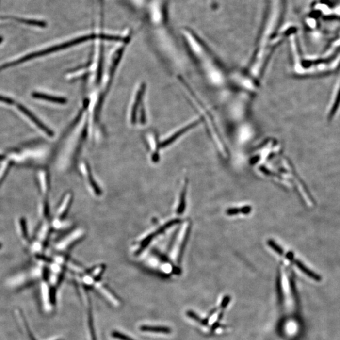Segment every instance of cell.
Wrapping results in <instances>:
<instances>
[{"label": "cell", "instance_id": "21", "mask_svg": "<svg viewBox=\"0 0 340 340\" xmlns=\"http://www.w3.org/2000/svg\"><path fill=\"white\" fill-rule=\"evenodd\" d=\"M240 212H242V210H241V209L238 208L229 209L227 211V214L229 215H236Z\"/></svg>", "mask_w": 340, "mask_h": 340}, {"label": "cell", "instance_id": "6", "mask_svg": "<svg viewBox=\"0 0 340 340\" xmlns=\"http://www.w3.org/2000/svg\"><path fill=\"white\" fill-rule=\"evenodd\" d=\"M188 236H189V228L187 226H185L183 229L177 234L176 238L173 241L170 248L169 249L168 256L166 257L172 263H178L180 260Z\"/></svg>", "mask_w": 340, "mask_h": 340}, {"label": "cell", "instance_id": "7", "mask_svg": "<svg viewBox=\"0 0 340 340\" xmlns=\"http://www.w3.org/2000/svg\"><path fill=\"white\" fill-rule=\"evenodd\" d=\"M80 170L88 191L94 197H100L103 194L102 188L97 182L88 164L86 162H83L80 165Z\"/></svg>", "mask_w": 340, "mask_h": 340}, {"label": "cell", "instance_id": "14", "mask_svg": "<svg viewBox=\"0 0 340 340\" xmlns=\"http://www.w3.org/2000/svg\"><path fill=\"white\" fill-rule=\"evenodd\" d=\"M187 183H185L184 186L182 188L180 192V195H179L178 205L177 206L176 212L178 214H183L184 212L185 209V198H186V194H187Z\"/></svg>", "mask_w": 340, "mask_h": 340}, {"label": "cell", "instance_id": "24", "mask_svg": "<svg viewBox=\"0 0 340 340\" xmlns=\"http://www.w3.org/2000/svg\"><path fill=\"white\" fill-rule=\"evenodd\" d=\"M287 257L289 259H293V253H289L287 255Z\"/></svg>", "mask_w": 340, "mask_h": 340}, {"label": "cell", "instance_id": "10", "mask_svg": "<svg viewBox=\"0 0 340 340\" xmlns=\"http://www.w3.org/2000/svg\"><path fill=\"white\" fill-rule=\"evenodd\" d=\"M16 233L19 238L25 246L28 247L31 243V238L27 219L23 216L19 217L16 219Z\"/></svg>", "mask_w": 340, "mask_h": 340}, {"label": "cell", "instance_id": "11", "mask_svg": "<svg viewBox=\"0 0 340 340\" xmlns=\"http://www.w3.org/2000/svg\"><path fill=\"white\" fill-rule=\"evenodd\" d=\"M38 212L41 221L50 220V204L49 198H42L38 206Z\"/></svg>", "mask_w": 340, "mask_h": 340}, {"label": "cell", "instance_id": "2", "mask_svg": "<svg viewBox=\"0 0 340 340\" xmlns=\"http://www.w3.org/2000/svg\"><path fill=\"white\" fill-rule=\"evenodd\" d=\"M181 221L179 219H171L164 223L160 224L144 233L135 242L132 246V252L136 256H138L144 251L150 248L151 245L158 242L166 232L175 226L178 225Z\"/></svg>", "mask_w": 340, "mask_h": 340}, {"label": "cell", "instance_id": "15", "mask_svg": "<svg viewBox=\"0 0 340 340\" xmlns=\"http://www.w3.org/2000/svg\"><path fill=\"white\" fill-rule=\"evenodd\" d=\"M33 97L35 98L49 101V102H51L61 103V104H63V103L66 102V99L60 98V97L48 96V95L46 94H40V93H35V94H33Z\"/></svg>", "mask_w": 340, "mask_h": 340}, {"label": "cell", "instance_id": "9", "mask_svg": "<svg viewBox=\"0 0 340 340\" xmlns=\"http://www.w3.org/2000/svg\"><path fill=\"white\" fill-rule=\"evenodd\" d=\"M37 183L38 189L41 197L42 198H49L50 188H51V181L49 173L45 168H41L37 173Z\"/></svg>", "mask_w": 340, "mask_h": 340}, {"label": "cell", "instance_id": "23", "mask_svg": "<svg viewBox=\"0 0 340 340\" xmlns=\"http://www.w3.org/2000/svg\"><path fill=\"white\" fill-rule=\"evenodd\" d=\"M229 300H230V299H229V297H226V298L225 299H224L223 303H222L221 307L223 308L227 307V306L228 303H229Z\"/></svg>", "mask_w": 340, "mask_h": 340}, {"label": "cell", "instance_id": "8", "mask_svg": "<svg viewBox=\"0 0 340 340\" xmlns=\"http://www.w3.org/2000/svg\"><path fill=\"white\" fill-rule=\"evenodd\" d=\"M52 229L51 225V219L50 220L41 221L39 227L35 232L34 238L31 241L37 243L43 246L44 248H47L49 242L50 236H51Z\"/></svg>", "mask_w": 340, "mask_h": 340}, {"label": "cell", "instance_id": "3", "mask_svg": "<svg viewBox=\"0 0 340 340\" xmlns=\"http://www.w3.org/2000/svg\"><path fill=\"white\" fill-rule=\"evenodd\" d=\"M141 263L149 269L155 270L162 275L177 273L178 268L171 262L167 258L162 256L155 251L147 250L144 251L138 256Z\"/></svg>", "mask_w": 340, "mask_h": 340}, {"label": "cell", "instance_id": "16", "mask_svg": "<svg viewBox=\"0 0 340 340\" xmlns=\"http://www.w3.org/2000/svg\"><path fill=\"white\" fill-rule=\"evenodd\" d=\"M144 90H145V86H144L143 84V85L141 86V88H139L138 92H137L136 100H135L134 104L132 106L131 112V120L132 123H134L135 120H136L135 118H136L137 108H138L139 103L141 102V98H142Z\"/></svg>", "mask_w": 340, "mask_h": 340}, {"label": "cell", "instance_id": "20", "mask_svg": "<svg viewBox=\"0 0 340 340\" xmlns=\"http://www.w3.org/2000/svg\"><path fill=\"white\" fill-rule=\"evenodd\" d=\"M112 336H113V337L114 339H119L120 340H134V339H131V338L128 337L127 335L122 334L121 333L118 332V331H113V332L112 333Z\"/></svg>", "mask_w": 340, "mask_h": 340}, {"label": "cell", "instance_id": "25", "mask_svg": "<svg viewBox=\"0 0 340 340\" xmlns=\"http://www.w3.org/2000/svg\"><path fill=\"white\" fill-rule=\"evenodd\" d=\"M2 248H3V244H2L1 242H0V250H1Z\"/></svg>", "mask_w": 340, "mask_h": 340}, {"label": "cell", "instance_id": "12", "mask_svg": "<svg viewBox=\"0 0 340 340\" xmlns=\"http://www.w3.org/2000/svg\"><path fill=\"white\" fill-rule=\"evenodd\" d=\"M140 330L143 332L162 333V334H170L172 332L170 328L164 326H142L140 328Z\"/></svg>", "mask_w": 340, "mask_h": 340}, {"label": "cell", "instance_id": "19", "mask_svg": "<svg viewBox=\"0 0 340 340\" xmlns=\"http://www.w3.org/2000/svg\"><path fill=\"white\" fill-rule=\"evenodd\" d=\"M268 244H269V246L271 247L272 248H273L274 251H275L276 253H278V254L282 255L283 253H284V251H283L282 249L278 245L276 244L274 242V241H268Z\"/></svg>", "mask_w": 340, "mask_h": 340}, {"label": "cell", "instance_id": "22", "mask_svg": "<svg viewBox=\"0 0 340 340\" xmlns=\"http://www.w3.org/2000/svg\"><path fill=\"white\" fill-rule=\"evenodd\" d=\"M241 210L243 214H248L251 212V208L250 206H245L244 208H241Z\"/></svg>", "mask_w": 340, "mask_h": 340}, {"label": "cell", "instance_id": "5", "mask_svg": "<svg viewBox=\"0 0 340 340\" xmlns=\"http://www.w3.org/2000/svg\"><path fill=\"white\" fill-rule=\"evenodd\" d=\"M85 235L86 231L83 228H76L55 243L54 250L59 253V254H64L70 250L72 247L83 240Z\"/></svg>", "mask_w": 340, "mask_h": 340}, {"label": "cell", "instance_id": "18", "mask_svg": "<svg viewBox=\"0 0 340 340\" xmlns=\"http://www.w3.org/2000/svg\"><path fill=\"white\" fill-rule=\"evenodd\" d=\"M88 317H89V318H88V323H89V328L91 335H92V340H97L96 337V333H95L94 331V324H93L92 312H91L90 310L89 312V315H88Z\"/></svg>", "mask_w": 340, "mask_h": 340}, {"label": "cell", "instance_id": "17", "mask_svg": "<svg viewBox=\"0 0 340 340\" xmlns=\"http://www.w3.org/2000/svg\"><path fill=\"white\" fill-rule=\"evenodd\" d=\"M295 264L296 265L297 267L303 272V273H305L306 275L309 276L310 278H312V279H314V280L318 281V282L321 280V277L318 275H317L316 274L314 273V272H312L311 270L308 269V268L306 267L305 265H304V264L302 263L301 261L299 260H295Z\"/></svg>", "mask_w": 340, "mask_h": 340}, {"label": "cell", "instance_id": "4", "mask_svg": "<svg viewBox=\"0 0 340 340\" xmlns=\"http://www.w3.org/2000/svg\"><path fill=\"white\" fill-rule=\"evenodd\" d=\"M73 200V194L71 192H67L61 198L60 204L57 208L54 218L51 220L52 229L61 230L66 227V215L71 208Z\"/></svg>", "mask_w": 340, "mask_h": 340}, {"label": "cell", "instance_id": "1", "mask_svg": "<svg viewBox=\"0 0 340 340\" xmlns=\"http://www.w3.org/2000/svg\"><path fill=\"white\" fill-rule=\"evenodd\" d=\"M286 0H267L262 28L258 41L256 58H264L272 50L279 38H276L284 18Z\"/></svg>", "mask_w": 340, "mask_h": 340}, {"label": "cell", "instance_id": "13", "mask_svg": "<svg viewBox=\"0 0 340 340\" xmlns=\"http://www.w3.org/2000/svg\"><path fill=\"white\" fill-rule=\"evenodd\" d=\"M12 165V162L8 159L4 160L2 162L1 165H0V187L3 184L6 177L8 176Z\"/></svg>", "mask_w": 340, "mask_h": 340}]
</instances>
